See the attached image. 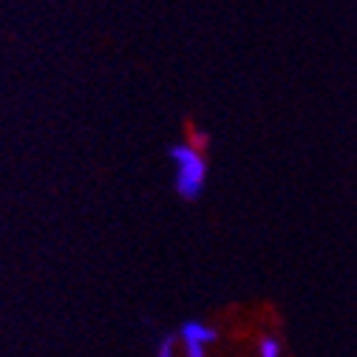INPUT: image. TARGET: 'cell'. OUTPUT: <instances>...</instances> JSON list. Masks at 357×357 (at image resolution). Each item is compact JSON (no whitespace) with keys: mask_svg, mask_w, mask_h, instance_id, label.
<instances>
[{"mask_svg":"<svg viewBox=\"0 0 357 357\" xmlns=\"http://www.w3.org/2000/svg\"><path fill=\"white\" fill-rule=\"evenodd\" d=\"M215 337H218V332L207 321H185L176 332L178 354L182 357H207Z\"/></svg>","mask_w":357,"mask_h":357,"instance_id":"cell-2","label":"cell"},{"mask_svg":"<svg viewBox=\"0 0 357 357\" xmlns=\"http://www.w3.org/2000/svg\"><path fill=\"white\" fill-rule=\"evenodd\" d=\"M190 145H193L196 151H202V153H204V148H207V130L193 128V130H190Z\"/></svg>","mask_w":357,"mask_h":357,"instance_id":"cell-5","label":"cell"},{"mask_svg":"<svg viewBox=\"0 0 357 357\" xmlns=\"http://www.w3.org/2000/svg\"><path fill=\"white\" fill-rule=\"evenodd\" d=\"M170 165H173V190L176 196H182L185 202H196L204 193L207 185V156L202 151H196L190 142H176L167 151Z\"/></svg>","mask_w":357,"mask_h":357,"instance_id":"cell-1","label":"cell"},{"mask_svg":"<svg viewBox=\"0 0 357 357\" xmlns=\"http://www.w3.org/2000/svg\"><path fill=\"white\" fill-rule=\"evenodd\" d=\"M258 357H284V346L275 335H261L258 340Z\"/></svg>","mask_w":357,"mask_h":357,"instance_id":"cell-3","label":"cell"},{"mask_svg":"<svg viewBox=\"0 0 357 357\" xmlns=\"http://www.w3.org/2000/svg\"><path fill=\"white\" fill-rule=\"evenodd\" d=\"M153 357H182V354H178V340H176V335H165V337L156 343Z\"/></svg>","mask_w":357,"mask_h":357,"instance_id":"cell-4","label":"cell"}]
</instances>
